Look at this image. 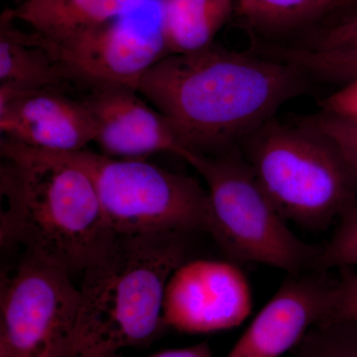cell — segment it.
Wrapping results in <instances>:
<instances>
[{
	"label": "cell",
	"instance_id": "cell-1",
	"mask_svg": "<svg viewBox=\"0 0 357 357\" xmlns=\"http://www.w3.org/2000/svg\"><path fill=\"white\" fill-rule=\"evenodd\" d=\"M309 79L290 63L213 43L164 58L137 91L189 151L213 156L239 148L285 103L306 93Z\"/></svg>",
	"mask_w": 357,
	"mask_h": 357
},
{
	"label": "cell",
	"instance_id": "cell-2",
	"mask_svg": "<svg viewBox=\"0 0 357 357\" xmlns=\"http://www.w3.org/2000/svg\"><path fill=\"white\" fill-rule=\"evenodd\" d=\"M2 246L64 270L84 272L114 243L91 178L81 169L1 137Z\"/></svg>",
	"mask_w": 357,
	"mask_h": 357
},
{
	"label": "cell",
	"instance_id": "cell-3",
	"mask_svg": "<svg viewBox=\"0 0 357 357\" xmlns=\"http://www.w3.org/2000/svg\"><path fill=\"white\" fill-rule=\"evenodd\" d=\"M188 234L117 236L84 271L76 328L65 357H114L165 330L168 279L187 260Z\"/></svg>",
	"mask_w": 357,
	"mask_h": 357
},
{
	"label": "cell",
	"instance_id": "cell-4",
	"mask_svg": "<svg viewBox=\"0 0 357 357\" xmlns=\"http://www.w3.org/2000/svg\"><path fill=\"white\" fill-rule=\"evenodd\" d=\"M258 184L285 220L324 230L357 203V176L337 147L300 119H271L239 146Z\"/></svg>",
	"mask_w": 357,
	"mask_h": 357
},
{
	"label": "cell",
	"instance_id": "cell-5",
	"mask_svg": "<svg viewBox=\"0 0 357 357\" xmlns=\"http://www.w3.org/2000/svg\"><path fill=\"white\" fill-rule=\"evenodd\" d=\"M206 183L208 234L232 260L261 263L288 274L317 270L323 246L301 241L270 203L241 148L188 161Z\"/></svg>",
	"mask_w": 357,
	"mask_h": 357
},
{
	"label": "cell",
	"instance_id": "cell-6",
	"mask_svg": "<svg viewBox=\"0 0 357 357\" xmlns=\"http://www.w3.org/2000/svg\"><path fill=\"white\" fill-rule=\"evenodd\" d=\"M39 151L88 175L119 236L210 231V197L195 178L144 160L112 158L86 149L69 153Z\"/></svg>",
	"mask_w": 357,
	"mask_h": 357
},
{
	"label": "cell",
	"instance_id": "cell-7",
	"mask_svg": "<svg viewBox=\"0 0 357 357\" xmlns=\"http://www.w3.org/2000/svg\"><path fill=\"white\" fill-rule=\"evenodd\" d=\"M79 305L68 272L25 255L1 279L0 357H65Z\"/></svg>",
	"mask_w": 357,
	"mask_h": 357
},
{
	"label": "cell",
	"instance_id": "cell-8",
	"mask_svg": "<svg viewBox=\"0 0 357 357\" xmlns=\"http://www.w3.org/2000/svg\"><path fill=\"white\" fill-rule=\"evenodd\" d=\"M151 4L60 41L37 38L51 54L68 82L88 86L122 84L137 89L141 79L168 57L160 6Z\"/></svg>",
	"mask_w": 357,
	"mask_h": 357
},
{
	"label": "cell",
	"instance_id": "cell-9",
	"mask_svg": "<svg viewBox=\"0 0 357 357\" xmlns=\"http://www.w3.org/2000/svg\"><path fill=\"white\" fill-rule=\"evenodd\" d=\"M252 303L248 278L236 263L185 260L166 284L164 328L184 333L230 330L245 321Z\"/></svg>",
	"mask_w": 357,
	"mask_h": 357
},
{
	"label": "cell",
	"instance_id": "cell-10",
	"mask_svg": "<svg viewBox=\"0 0 357 357\" xmlns=\"http://www.w3.org/2000/svg\"><path fill=\"white\" fill-rule=\"evenodd\" d=\"M138 93L122 84L89 86L82 102L93 122V142L112 158L143 160L167 152L189 161L195 152L180 142L168 119Z\"/></svg>",
	"mask_w": 357,
	"mask_h": 357
},
{
	"label": "cell",
	"instance_id": "cell-11",
	"mask_svg": "<svg viewBox=\"0 0 357 357\" xmlns=\"http://www.w3.org/2000/svg\"><path fill=\"white\" fill-rule=\"evenodd\" d=\"M335 281L328 270L288 274L227 357H280L295 349L328 318Z\"/></svg>",
	"mask_w": 357,
	"mask_h": 357
},
{
	"label": "cell",
	"instance_id": "cell-12",
	"mask_svg": "<svg viewBox=\"0 0 357 357\" xmlns=\"http://www.w3.org/2000/svg\"><path fill=\"white\" fill-rule=\"evenodd\" d=\"M0 130L1 137L56 153L86 149L95 136L84 102L70 98L61 88L0 89Z\"/></svg>",
	"mask_w": 357,
	"mask_h": 357
},
{
	"label": "cell",
	"instance_id": "cell-13",
	"mask_svg": "<svg viewBox=\"0 0 357 357\" xmlns=\"http://www.w3.org/2000/svg\"><path fill=\"white\" fill-rule=\"evenodd\" d=\"M155 0H25L10 8L46 41L56 42L114 18L139 11Z\"/></svg>",
	"mask_w": 357,
	"mask_h": 357
},
{
	"label": "cell",
	"instance_id": "cell-14",
	"mask_svg": "<svg viewBox=\"0 0 357 357\" xmlns=\"http://www.w3.org/2000/svg\"><path fill=\"white\" fill-rule=\"evenodd\" d=\"M10 8L0 16V89L16 91L62 88L65 75L34 32L14 25Z\"/></svg>",
	"mask_w": 357,
	"mask_h": 357
},
{
	"label": "cell",
	"instance_id": "cell-15",
	"mask_svg": "<svg viewBox=\"0 0 357 357\" xmlns=\"http://www.w3.org/2000/svg\"><path fill=\"white\" fill-rule=\"evenodd\" d=\"M159 6L169 56L208 48L236 13V0H159Z\"/></svg>",
	"mask_w": 357,
	"mask_h": 357
},
{
	"label": "cell",
	"instance_id": "cell-16",
	"mask_svg": "<svg viewBox=\"0 0 357 357\" xmlns=\"http://www.w3.org/2000/svg\"><path fill=\"white\" fill-rule=\"evenodd\" d=\"M326 13V0H236L237 15L265 33L292 29Z\"/></svg>",
	"mask_w": 357,
	"mask_h": 357
},
{
	"label": "cell",
	"instance_id": "cell-17",
	"mask_svg": "<svg viewBox=\"0 0 357 357\" xmlns=\"http://www.w3.org/2000/svg\"><path fill=\"white\" fill-rule=\"evenodd\" d=\"M271 55L290 63L306 72L310 77L344 84L357 77V51H323L307 47H285L275 45Z\"/></svg>",
	"mask_w": 357,
	"mask_h": 357
},
{
	"label": "cell",
	"instance_id": "cell-18",
	"mask_svg": "<svg viewBox=\"0 0 357 357\" xmlns=\"http://www.w3.org/2000/svg\"><path fill=\"white\" fill-rule=\"evenodd\" d=\"M293 357H357V321L314 326L296 345Z\"/></svg>",
	"mask_w": 357,
	"mask_h": 357
},
{
	"label": "cell",
	"instance_id": "cell-19",
	"mask_svg": "<svg viewBox=\"0 0 357 357\" xmlns=\"http://www.w3.org/2000/svg\"><path fill=\"white\" fill-rule=\"evenodd\" d=\"M357 266V203L338 220L330 243L323 245L317 270Z\"/></svg>",
	"mask_w": 357,
	"mask_h": 357
},
{
	"label": "cell",
	"instance_id": "cell-20",
	"mask_svg": "<svg viewBox=\"0 0 357 357\" xmlns=\"http://www.w3.org/2000/svg\"><path fill=\"white\" fill-rule=\"evenodd\" d=\"M302 121L325 135L337 147L357 176V123L319 112Z\"/></svg>",
	"mask_w": 357,
	"mask_h": 357
},
{
	"label": "cell",
	"instance_id": "cell-21",
	"mask_svg": "<svg viewBox=\"0 0 357 357\" xmlns=\"http://www.w3.org/2000/svg\"><path fill=\"white\" fill-rule=\"evenodd\" d=\"M338 270L340 274L335 281L332 307L325 323L357 321V272L351 267L338 268Z\"/></svg>",
	"mask_w": 357,
	"mask_h": 357
},
{
	"label": "cell",
	"instance_id": "cell-22",
	"mask_svg": "<svg viewBox=\"0 0 357 357\" xmlns=\"http://www.w3.org/2000/svg\"><path fill=\"white\" fill-rule=\"evenodd\" d=\"M319 107L326 114L357 123V77L321 100Z\"/></svg>",
	"mask_w": 357,
	"mask_h": 357
},
{
	"label": "cell",
	"instance_id": "cell-23",
	"mask_svg": "<svg viewBox=\"0 0 357 357\" xmlns=\"http://www.w3.org/2000/svg\"><path fill=\"white\" fill-rule=\"evenodd\" d=\"M357 36V8L344 20L326 30L312 46L307 48L331 51L340 48L345 42Z\"/></svg>",
	"mask_w": 357,
	"mask_h": 357
},
{
	"label": "cell",
	"instance_id": "cell-24",
	"mask_svg": "<svg viewBox=\"0 0 357 357\" xmlns=\"http://www.w3.org/2000/svg\"><path fill=\"white\" fill-rule=\"evenodd\" d=\"M147 357H213V354L208 342H201L184 349H168V351L157 352Z\"/></svg>",
	"mask_w": 357,
	"mask_h": 357
},
{
	"label": "cell",
	"instance_id": "cell-25",
	"mask_svg": "<svg viewBox=\"0 0 357 357\" xmlns=\"http://www.w3.org/2000/svg\"><path fill=\"white\" fill-rule=\"evenodd\" d=\"M335 50H354L357 51V36L354 38L349 39V41L345 42L344 45L340 47ZM333 51V50H331Z\"/></svg>",
	"mask_w": 357,
	"mask_h": 357
},
{
	"label": "cell",
	"instance_id": "cell-26",
	"mask_svg": "<svg viewBox=\"0 0 357 357\" xmlns=\"http://www.w3.org/2000/svg\"><path fill=\"white\" fill-rule=\"evenodd\" d=\"M335 8H357V0H340Z\"/></svg>",
	"mask_w": 357,
	"mask_h": 357
},
{
	"label": "cell",
	"instance_id": "cell-27",
	"mask_svg": "<svg viewBox=\"0 0 357 357\" xmlns=\"http://www.w3.org/2000/svg\"><path fill=\"white\" fill-rule=\"evenodd\" d=\"M338 1H340V0H326V8H328V11H331L332 9H335Z\"/></svg>",
	"mask_w": 357,
	"mask_h": 357
},
{
	"label": "cell",
	"instance_id": "cell-28",
	"mask_svg": "<svg viewBox=\"0 0 357 357\" xmlns=\"http://www.w3.org/2000/svg\"><path fill=\"white\" fill-rule=\"evenodd\" d=\"M13 1L15 3V6H17L22 3V2H24L25 0H13Z\"/></svg>",
	"mask_w": 357,
	"mask_h": 357
}]
</instances>
